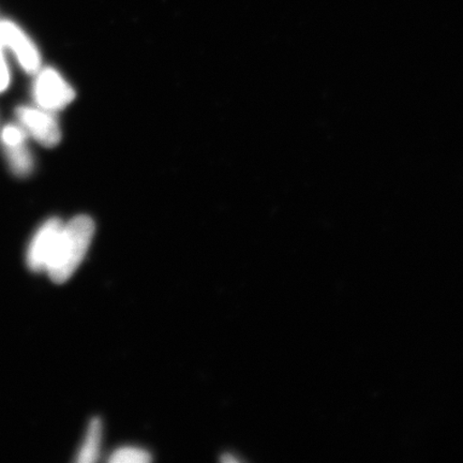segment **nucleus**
Returning a JSON list of instances; mask_svg holds the SVG:
<instances>
[{"label": "nucleus", "instance_id": "obj_3", "mask_svg": "<svg viewBox=\"0 0 463 463\" xmlns=\"http://www.w3.org/2000/svg\"><path fill=\"white\" fill-rule=\"evenodd\" d=\"M23 129L45 147H54L60 143L61 132L53 112L42 108L20 107L16 109Z\"/></svg>", "mask_w": 463, "mask_h": 463}, {"label": "nucleus", "instance_id": "obj_8", "mask_svg": "<svg viewBox=\"0 0 463 463\" xmlns=\"http://www.w3.org/2000/svg\"><path fill=\"white\" fill-rule=\"evenodd\" d=\"M152 456L147 450L137 448H123L115 450L109 458L113 463H148Z\"/></svg>", "mask_w": 463, "mask_h": 463}, {"label": "nucleus", "instance_id": "obj_2", "mask_svg": "<svg viewBox=\"0 0 463 463\" xmlns=\"http://www.w3.org/2000/svg\"><path fill=\"white\" fill-rule=\"evenodd\" d=\"M36 74L33 98L39 108L54 113L74 100L75 92L71 85L54 68H44Z\"/></svg>", "mask_w": 463, "mask_h": 463}, {"label": "nucleus", "instance_id": "obj_1", "mask_svg": "<svg viewBox=\"0 0 463 463\" xmlns=\"http://www.w3.org/2000/svg\"><path fill=\"white\" fill-rule=\"evenodd\" d=\"M95 234V223L89 216H77L63 223L46 273L51 280L61 285L79 269Z\"/></svg>", "mask_w": 463, "mask_h": 463}, {"label": "nucleus", "instance_id": "obj_9", "mask_svg": "<svg viewBox=\"0 0 463 463\" xmlns=\"http://www.w3.org/2000/svg\"><path fill=\"white\" fill-rule=\"evenodd\" d=\"M10 83V72L7 61L4 56V48L0 43V92L8 89Z\"/></svg>", "mask_w": 463, "mask_h": 463}, {"label": "nucleus", "instance_id": "obj_7", "mask_svg": "<svg viewBox=\"0 0 463 463\" xmlns=\"http://www.w3.org/2000/svg\"><path fill=\"white\" fill-rule=\"evenodd\" d=\"M101 442L102 422L99 419L91 420L87 428L82 447L79 450L77 461L79 463L96 462L100 456Z\"/></svg>", "mask_w": 463, "mask_h": 463}, {"label": "nucleus", "instance_id": "obj_4", "mask_svg": "<svg viewBox=\"0 0 463 463\" xmlns=\"http://www.w3.org/2000/svg\"><path fill=\"white\" fill-rule=\"evenodd\" d=\"M0 43L13 52L23 71L27 73L39 71L42 58L37 46L20 26L10 21L0 22Z\"/></svg>", "mask_w": 463, "mask_h": 463}, {"label": "nucleus", "instance_id": "obj_5", "mask_svg": "<svg viewBox=\"0 0 463 463\" xmlns=\"http://www.w3.org/2000/svg\"><path fill=\"white\" fill-rule=\"evenodd\" d=\"M62 225L61 220L51 218L37 230L28 246L26 262L29 269L34 273L48 269Z\"/></svg>", "mask_w": 463, "mask_h": 463}, {"label": "nucleus", "instance_id": "obj_6", "mask_svg": "<svg viewBox=\"0 0 463 463\" xmlns=\"http://www.w3.org/2000/svg\"><path fill=\"white\" fill-rule=\"evenodd\" d=\"M4 148L10 169L16 176L26 177L33 172V158L26 141L5 145Z\"/></svg>", "mask_w": 463, "mask_h": 463}, {"label": "nucleus", "instance_id": "obj_10", "mask_svg": "<svg viewBox=\"0 0 463 463\" xmlns=\"http://www.w3.org/2000/svg\"><path fill=\"white\" fill-rule=\"evenodd\" d=\"M222 461L224 462V463L239 462V460H237L234 456H232V455H229V454L223 455L222 458Z\"/></svg>", "mask_w": 463, "mask_h": 463}]
</instances>
